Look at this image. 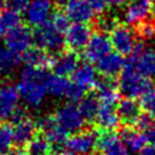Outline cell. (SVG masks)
Returning <instances> with one entry per match:
<instances>
[{
  "instance_id": "cell-1",
  "label": "cell",
  "mask_w": 155,
  "mask_h": 155,
  "mask_svg": "<svg viewBox=\"0 0 155 155\" xmlns=\"http://www.w3.org/2000/svg\"><path fill=\"white\" fill-rule=\"evenodd\" d=\"M47 71L44 68H36L25 65L21 71L17 88L19 92L21 101L30 109L40 108L47 94Z\"/></svg>"
},
{
  "instance_id": "cell-2",
  "label": "cell",
  "mask_w": 155,
  "mask_h": 155,
  "mask_svg": "<svg viewBox=\"0 0 155 155\" xmlns=\"http://www.w3.org/2000/svg\"><path fill=\"white\" fill-rule=\"evenodd\" d=\"M117 84L121 94L131 98H140L145 93L154 90L151 78L142 75L127 62L125 63Z\"/></svg>"
},
{
  "instance_id": "cell-3",
  "label": "cell",
  "mask_w": 155,
  "mask_h": 155,
  "mask_svg": "<svg viewBox=\"0 0 155 155\" xmlns=\"http://www.w3.org/2000/svg\"><path fill=\"white\" fill-rule=\"evenodd\" d=\"M47 93L53 98H64L69 102H80L84 97V88H81L74 81L58 74L48 75L46 80Z\"/></svg>"
},
{
  "instance_id": "cell-4",
  "label": "cell",
  "mask_w": 155,
  "mask_h": 155,
  "mask_svg": "<svg viewBox=\"0 0 155 155\" xmlns=\"http://www.w3.org/2000/svg\"><path fill=\"white\" fill-rule=\"evenodd\" d=\"M127 63H130L142 75L154 79L155 78V47L145 42L137 44L134 50L130 54Z\"/></svg>"
},
{
  "instance_id": "cell-5",
  "label": "cell",
  "mask_w": 155,
  "mask_h": 155,
  "mask_svg": "<svg viewBox=\"0 0 155 155\" xmlns=\"http://www.w3.org/2000/svg\"><path fill=\"white\" fill-rule=\"evenodd\" d=\"M34 42L36 46L46 50L50 53H58L65 45L64 34L54 28L50 21L36 27V30L34 31Z\"/></svg>"
},
{
  "instance_id": "cell-6",
  "label": "cell",
  "mask_w": 155,
  "mask_h": 155,
  "mask_svg": "<svg viewBox=\"0 0 155 155\" xmlns=\"http://www.w3.org/2000/svg\"><path fill=\"white\" fill-rule=\"evenodd\" d=\"M54 119L57 124L64 128L68 133H75L82 130L85 125V117L79 107L74 104V102H69L59 107L54 111Z\"/></svg>"
},
{
  "instance_id": "cell-7",
  "label": "cell",
  "mask_w": 155,
  "mask_h": 155,
  "mask_svg": "<svg viewBox=\"0 0 155 155\" xmlns=\"http://www.w3.org/2000/svg\"><path fill=\"white\" fill-rule=\"evenodd\" d=\"M137 33L127 25L119 23L110 31V41L113 48L122 56H130L137 45Z\"/></svg>"
},
{
  "instance_id": "cell-8",
  "label": "cell",
  "mask_w": 155,
  "mask_h": 155,
  "mask_svg": "<svg viewBox=\"0 0 155 155\" xmlns=\"http://www.w3.org/2000/svg\"><path fill=\"white\" fill-rule=\"evenodd\" d=\"M65 147L76 155L92 154L98 147V134L91 130H80L68 138Z\"/></svg>"
},
{
  "instance_id": "cell-9",
  "label": "cell",
  "mask_w": 155,
  "mask_h": 155,
  "mask_svg": "<svg viewBox=\"0 0 155 155\" xmlns=\"http://www.w3.org/2000/svg\"><path fill=\"white\" fill-rule=\"evenodd\" d=\"M113 45L110 41V36H108L104 31H96L91 35L86 46L84 47V57L87 62L96 63L98 59L111 52Z\"/></svg>"
},
{
  "instance_id": "cell-10",
  "label": "cell",
  "mask_w": 155,
  "mask_h": 155,
  "mask_svg": "<svg viewBox=\"0 0 155 155\" xmlns=\"http://www.w3.org/2000/svg\"><path fill=\"white\" fill-rule=\"evenodd\" d=\"M91 35L92 30L87 23L73 22L64 31V44L69 50L80 51L84 50Z\"/></svg>"
},
{
  "instance_id": "cell-11",
  "label": "cell",
  "mask_w": 155,
  "mask_h": 155,
  "mask_svg": "<svg viewBox=\"0 0 155 155\" xmlns=\"http://www.w3.org/2000/svg\"><path fill=\"white\" fill-rule=\"evenodd\" d=\"M34 41V33L28 25L19 24L5 35V45L17 53L27 51Z\"/></svg>"
},
{
  "instance_id": "cell-12",
  "label": "cell",
  "mask_w": 155,
  "mask_h": 155,
  "mask_svg": "<svg viewBox=\"0 0 155 155\" xmlns=\"http://www.w3.org/2000/svg\"><path fill=\"white\" fill-rule=\"evenodd\" d=\"M53 10V0H30L25 10V19L33 27H39L50 21Z\"/></svg>"
},
{
  "instance_id": "cell-13",
  "label": "cell",
  "mask_w": 155,
  "mask_h": 155,
  "mask_svg": "<svg viewBox=\"0 0 155 155\" xmlns=\"http://www.w3.org/2000/svg\"><path fill=\"white\" fill-rule=\"evenodd\" d=\"M64 12L71 22L79 23H88L96 15L88 0H68L64 4Z\"/></svg>"
},
{
  "instance_id": "cell-14",
  "label": "cell",
  "mask_w": 155,
  "mask_h": 155,
  "mask_svg": "<svg viewBox=\"0 0 155 155\" xmlns=\"http://www.w3.org/2000/svg\"><path fill=\"white\" fill-rule=\"evenodd\" d=\"M19 92L17 86L12 84H4L0 86V116L1 119H10L12 114L19 108Z\"/></svg>"
},
{
  "instance_id": "cell-15",
  "label": "cell",
  "mask_w": 155,
  "mask_h": 155,
  "mask_svg": "<svg viewBox=\"0 0 155 155\" xmlns=\"http://www.w3.org/2000/svg\"><path fill=\"white\" fill-rule=\"evenodd\" d=\"M125 61L122 58V54L119 52H109L101 59L96 62V69L97 73L103 78H116L121 74Z\"/></svg>"
},
{
  "instance_id": "cell-16",
  "label": "cell",
  "mask_w": 155,
  "mask_h": 155,
  "mask_svg": "<svg viewBox=\"0 0 155 155\" xmlns=\"http://www.w3.org/2000/svg\"><path fill=\"white\" fill-rule=\"evenodd\" d=\"M98 148L102 155H128L127 147L113 131H102L98 136Z\"/></svg>"
},
{
  "instance_id": "cell-17",
  "label": "cell",
  "mask_w": 155,
  "mask_h": 155,
  "mask_svg": "<svg viewBox=\"0 0 155 155\" xmlns=\"http://www.w3.org/2000/svg\"><path fill=\"white\" fill-rule=\"evenodd\" d=\"M151 12L150 0H130L124 10V19L128 24H138L147 19Z\"/></svg>"
},
{
  "instance_id": "cell-18",
  "label": "cell",
  "mask_w": 155,
  "mask_h": 155,
  "mask_svg": "<svg viewBox=\"0 0 155 155\" xmlns=\"http://www.w3.org/2000/svg\"><path fill=\"white\" fill-rule=\"evenodd\" d=\"M12 124H13L12 128H13L15 143L17 145H19V147L27 145L35 137L38 125L34 120H31L27 115L19 117L18 120L13 121Z\"/></svg>"
},
{
  "instance_id": "cell-19",
  "label": "cell",
  "mask_w": 155,
  "mask_h": 155,
  "mask_svg": "<svg viewBox=\"0 0 155 155\" xmlns=\"http://www.w3.org/2000/svg\"><path fill=\"white\" fill-rule=\"evenodd\" d=\"M96 96L99 103L103 104H113L115 105L120 99V90L119 84L114 81L113 78H103L98 80L96 85Z\"/></svg>"
},
{
  "instance_id": "cell-20",
  "label": "cell",
  "mask_w": 155,
  "mask_h": 155,
  "mask_svg": "<svg viewBox=\"0 0 155 155\" xmlns=\"http://www.w3.org/2000/svg\"><path fill=\"white\" fill-rule=\"evenodd\" d=\"M79 57L76 54V51L68 50L64 52L58 53L52 62V69L54 74L62 75V76H69L73 75L75 69L79 65Z\"/></svg>"
},
{
  "instance_id": "cell-21",
  "label": "cell",
  "mask_w": 155,
  "mask_h": 155,
  "mask_svg": "<svg viewBox=\"0 0 155 155\" xmlns=\"http://www.w3.org/2000/svg\"><path fill=\"white\" fill-rule=\"evenodd\" d=\"M97 126L102 131H114L120 125V116L117 109L113 104H103L99 103V109L94 117Z\"/></svg>"
},
{
  "instance_id": "cell-22",
  "label": "cell",
  "mask_w": 155,
  "mask_h": 155,
  "mask_svg": "<svg viewBox=\"0 0 155 155\" xmlns=\"http://www.w3.org/2000/svg\"><path fill=\"white\" fill-rule=\"evenodd\" d=\"M71 76H73V81L84 90H92L96 87L98 82L97 69L93 68L90 62L79 64Z\"/></svg>"
},
{
  "instance_id": "cell-23",
  "label": "cell",
  "mask_w": 155,
  "mask_h": 155,
  "mask_svg": "<svg viewBox=\"0 0 155 155\" xmlns=\"http://www.w3.org/2000/svg\"><path fill=\"white\" fill-rule=\"evenodd\" d=\"M22 61L25 63V65L36 67V68H51L53 58L51 57L50 52L46 50L36 46V47H29L27 51L22 53Z\"/></svg>"
},
{
  "instance_id": "cell-24",
  "label": "cell",
  "mask_w": 155,
  "mask_h": 155,
  "mask_svg": "<svg viewBox=\"0 0 155 155\" xmlns=\"http://www.w3.org/2000/svg\"><path fill=\"white\" fill-rule=\"evenodd\" d=\"M119 136L127 147V149L133 153L140 151L147 142L144 133H142V131L133 125H126L125 127H122Z\"/></svg>"
},
{
  "instance_id": "cell-25",
  "label": "cell",
  "mask_w": 155,
  "mask_h": 155,
  "mask_svg": "<svg viewBox=\"0 0 155 155\" xmlns=\"http://www.w3.org/2000/svg\"><path fill=\"white\" fill-rule=\"evenodd\" d=\"M21 63L19 53L11 50L8 46L0 45V76L6 78L12 75Z\"/></svg>"
},
{
  "instance_id": "cell-26",
  "label": "cell",
  "mask_w": 155,
  "mask_h": 155,
  "mask_svg": "<svg viewBox=\"0 0 155 155\" xmlns=\"http://www.w3.org/2000/svg\"><path fill=\"white\" fill-rule=\"evenodd\" d=\"M116 109L121 121L125 125H133L140 114V104H138L136 99L131 97H125L124 99L119 101Z\"/></svg>"
},
{
  "instance_id": "cell-27",
  "label": "cell",
  "mask_w": 155,
  "mask_h": 155,
  "mask_svg": "<svg viewBox=\"0 0 155 155\" xmlns=\"http://www.w3.org/2000/svg\"><path fill=\"white\" fill-rule=\"evenodd\" d=\"M21 24V13L10 8L4 10L0 13V36H5L10 30Z\"/></svg>"
},
{
  "instance_id": "cell-28",
  "label": "cell",
  "mask_w": 155,
  "mask_h": 155,
  "mask_svg": "<svg viewBox=\"0 0 155 155\" xmlns=\"http://www.w3.org/2000/svg\"><path fill=\"white\" fill-rule=\"evenodd\" d=\"M44 133H45V137L51 143L53 149H59L67 144L69 133L64 128H62L57 122L53 126H51L48 130H46Z\"/></svg>"
},
{
  "instance_id": "cell-29",
  "label": "cell",
  "mask_w": 155,
  "mask_h": 155,
  "mask_svg": "<svg viewBox=\"0 0 155 155\" xmlns=\"http://www.w3.org/2000/svg\"><path fill=\"white\" fill-rule=\"evenodd\" d=\"M79 108L86 121H93L99 109V101L97 96H92V94L84 96L80 101Z\"/></svg>"
},
{
  "instance_id": "cell-30",
  "label": "cell",
  "mask_w": 155,
  "mask_h": 155,
  "mask_svg": "<svg viewBox=\"0 0 155 155\" xmlns=\"http://www.w3.org/2000/svg\"><path fill=\"white\" fill-rule=\"evenodd\" d=\"M52 145L46 137L35 136L27 144V153L29 155H51Z\"/></svg>"
},
{
  "instance_id": "cell-31",
  "label": "cell",
  "mask_w": 155,
  "mask_h": 155,
  "mask_svg": "<svg viewBox=\"0 0 155 155\" xmlns=\"http://www.w3.org/2000/svg\"><path fill=\"white\" fill-rule=\"evenodd\" d=\"M15 143V136H13V128L12 126L4 124L0 125V154H6L12 149V145Z\"/></svg>"
},
{
  "instance_id": "cell-32",
  "label": "cell",
  "mask_w": 155,
  "mask_h": 155,
  "mask_svg": "<svg viewBox=\"0 0 155 155\" xmlns=\"http://www.w3.org/2000/svg\"><path fill=\"white\" fill-rule=\"evenodd\" d=\"M136 33L143 40H147V41L155 40V22L145 19V21L138 23Z\"/></svg>"
},
{
  "instance_id": "cell-33",
  "label": "cell",
  "mask_w": 155,
  "mask_h": 155,
  "mask_svg": "<svg viewBox=\"0 0 155 155\" xmlns=\"http://www.w3.org/2000/svg\"><path fill=\"white\" fill-rule=\"evenodd\" d=\"M96 24H97L98 30L104 31V33L108 34V33H110V31L119 24V22H117V19H116L115 16L108 15V13L104 12V13H101V16H99V18L97 19Z\"/></svg>"
},
{
  "instance_id": "cell-34",
  "label": "cell",
  "mask_w": 155,
  "mask_h": 155,
  "mask_svg": "<svg viewBox=\"0 0 155 155\" xmlns=\"http://www.w3.org/2000/svg\"><path fill=\"white\" fill-rule=\"evenodd\" d=\"M50 22L52 23V25L54 28H57L59 31H62L64 34V31L67 30V28L69 27V22L70 19L68 18V16L65 15V12L63 11H57L54 13H52L51 18H50Z\"/></svg>"
},
{
  "instance_id": "cell-35",
  "label": "cell",
  "mask_w": 155,
  "mask_h": 155,
  "mask_svg": "<svg viewBox=\"0 0 155 155\" xmlns=\"http://www.w3.org/2000/svg\"><path fill=\"white\" fill-rule=\"evenodd\" d=\"M140 108L155 117V91H150L140 97Z\"/></svg>"
},
{
  "instance_id": "cell-36",
  "label": "cell",
  "mask_w": 155,
  "mask_h": 155,
  "mask_svg": "<svg viewBox=\"0 0 155 155\" xmlns=\"http://www.w3.org/2000/svg\"><path fill=\"white\" fill-rule=\"evenodd\" d=\"M154 125H155V117L151 116L150 114L145 113V111L143 114H139V116L137 117V120L133 124V126H136L140 131H145V130H148L149 127H151Z\"/></svg>"
},
{
  "instance_id": "cell-37",
  "label": "cell",
  "mask_w": 155,
  "mask_h": 155,
  "mask_svg": "<svg viewBox=\"0 0 155 155\" xmlns=\"http://www.w3.org/2000/svg\"><path fill=\"white\" fill-rule=\"evenodd\" d=\"M29 1L30 0H6V7L12 10V11H16L18 13H23L25 12L28 5H29Z\"/></svg>"
},
{
  "instance_id": "cell-38",
  "label": "cell",
  "mask_w": 155,
  "mask_h": 155,
  "mask_svg": "<svg viewBox=\"0 0 155 155\" xmlns=\"http://www.w3.org/2000/svg\"><path fill=\"white\" fill-rule=\"evenodd\" d=\"M88 1L92 5V7L94 8L96 13H98V15L104 13L107 11V8L110 7L108 0H88Z\"/></svg>"
},
{
  "instance_id": "cell-39",
  "label": "cell",
  "mask_w": 155,
  "mask_h": 155,
  "mask_svg": "<svg viewBox=\"0 0 155 155\" xmlns=\"http://www.w3.org/2000/svg\"><path fill=\"white\" fill-rule=\"evenodd\" d=\"M144 136H145V140L148 144H153L155 145V125L149 127L148 130L144 131Z\"/></svg>"
},
{
  "instance_id": "cell-40",
  "label": "cell",
  "mask_w": 155,
  "mask_h": 155,
  "mask_svg": "<svg viewBox=\"0 0 155 155\" xmlns=\"http://www.w3.org/2000/svg\"><path fill=\"white\" fill-rule=\"evenodd\" d=\"M139 155H155V145L153 144L144 145L143 149L139 151Z\"/></svg>"
},
{
  "instance_id": "cell-41",
  "label": "cell",
  "mask_w": 155,
  "mask_h": 155,
  "mask_svg": "<svg viewBox=\"0 0 155 155\" xmlns=\"http://www.w3.org/2000/svg\"><path fill=\"white\" fill-rule=\"evenodd\" d=\"M7 155H29L25 150H23L22 148H17V149H11Z\"/></svg>"
},
{
  "instance_id": "cell-42",
  "label": "cell",
  "mask_w": 155,
  "mask_h": 155,
  "mask_svg": "<svg viewBox=\"0 0 155 155\" xmlns=\"http://www.w3.org/2000/svg\"><path fill=\"white\" fill-rule=\"evenodd\" d=\"M56 155H76V154H74L73 151L68 150V151H59V153H57Z\"/></svg>"
},
{
  "instance_id": "cell-43",
  "label": "cell",
  "mask_w": 155,
  "mask_h": 155,
  "mask_svg": "<svg viewBox=\"0 0 155 155\" xmlns=\"http://www.w3.org/2000/svg\"><path fill=\"white\" fill-rule=\"evenodd\" d=\"M151 13H153L154 17H155V0L151 1Z\"/></svg>"
},
{
  "instance_id": "cell-44",
  "label": "cell",
  "mask_w": 155,
  "mask_h": 155,
  "mask_svg": "<svg viewBox=\"0 0 155 155\" xmlns=\"http://www.w3.org/2000/svg\"><path fill=\"white\" fill-rule=\"evenodd\" d=\"M53 1H54L56 4H58V5H64L68 0H53Z\"/></svg>"
},
{
  "instance_id": "cell-45",
  "label": "cell",
  "mask_w": 155,
  "mask_h": 155,
  "mask_svg": "<svg viewBox=\"0 0 155 155\" xmlns=\"http://www.w3.org/2000/svg\"><path fill=\"white\" fill-rule=\"evenodd\" d=\"M6 4V0H0V8Z\"/></svg>"
},
{
  "instance_id": "cell-46",
  "label": "cell",
  "mask_w": 155,
  "mask_h": 155,
  "mask_svg": "<svg viewBox=\"0 0 155 155\" xmlns=\"http://www.w3.org/2000/svg\"><path fill=\"white\" fill-rule=\"evenodd\" d=\"M88 155H102V154H97V153H92V154H88Z\"/></svg>"
},
{
  "instance_id": "cell-47",
  "label": "cell",
  "mask_w": 155,
  "mask_h": 155,
  "mask_svg": "<svg viewBox=\"0 0 155 155\" xmlns=\"http://www.w3.org/2000/svg\"><path fill=\"white\" fill-rule=\"evenodd\" d=\"M0 119H1V116H0Z\"/></svg>"
},
{
  "instance_id": "cell-48",
  "label": "cell",
  "mask_w": 155,
  "mask_h": 155,
  "mask_svg": "<svg viewBox=\"0 0 155 155\" xmlns=\"http://www.w3.org/2000/svg\"><path fill=\"white\" fill-rule=\"evenodd\" d=\"M0 155H2V154H0Z\"/></svg>"
}]
</instances>
